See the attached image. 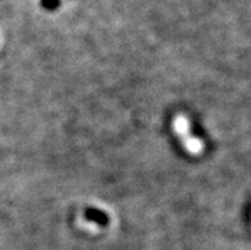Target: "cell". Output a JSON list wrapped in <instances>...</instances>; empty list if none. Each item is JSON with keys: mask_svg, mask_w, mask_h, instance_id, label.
<instances>
[{"mask_svg": "<svg viewBox=\"0 0 251 250\" xmlns=\"http://www.w3.org/2000/svg\"><path fill=\"white\" fill-rule=\"evenodd\" d=\"M40 4H41L44 9L52 12V10H56L60 6V0H40Z\"/></svg>", "mask_w": 251, "mask_h": 250, "instance_id": "obj_4", "label": "cell"}, {"mask_svg": "<svg viewBox=\"0 0 251 250\" xmlns=\"http://www.w3.org/2000/svg\"><path fill=\"white\" fill-rule=\"evenodd\" d=\"M86 219L88 221H92L97 225L106 226L108 223V217L105 215V213L100 211V209L96 208H88L86 211Z\"/></svg>", "mask_w": 251, "mask_h": 250, "instance_id": "obj_1", "label": "cell"}, {"mask_svg": "<svg viewBox=\"0 0 251 250\" xmlns=\"http://www.w3.org/2000/svg\"><path fill=\"white\" fill-rule=\"evenodd\" d=\"M174 128L182 138H186L188 136H190V124H189V120L185 116L176 117L175 121H174Z\"/></svg>", "mask_w": 251, "mask_h": 250, "instance_id": "obj_2", "label": "cell"}, {"mask_svg": "<svg viewBox=\"0 0 251 250\" xmlns=\"http://www.w3.org/2000/svg\"><path fill=\"white\" fill-rule=\"evenodd\" d=\"M184 143L191 153H199L203 148V143L197 137L188 136L186 138H184Z\"/></svg>", "mask_w": 251, "mask_h": 250, "instance_id": "obj_3", "label": "cell"}]
</instances>
